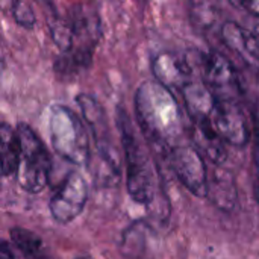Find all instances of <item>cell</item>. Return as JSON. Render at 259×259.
<instances>
[{
  "mask_svg": "<svg viewBox=\"0 0 259 259\" xmlns=\"http://www.w3.org/2000/svg\"><path fill=\"white\" fill-rule=\"evenodd\" d=\"M137 123L147 143L161 155L181 146L184 135L182 109L171 91L158 80L143 82L134 97Z\"/></svg>",
  "mask_w": 259,
  "mask_h": 259,
  "instance_id": "cell-1",
  "label": "cell"
},
{
  "mask_svg": "<svg viewBox=\"0 0 259 259\" xmlns=\"http://www.w3.org/2000/svg\"><path fill=\"white\" fill-rule=\"evenodd\" d=\"M115 121L124 155L127 191L137 203L150 206L156 199V178L152 159L124 108H117Z\"/></svg>",
  "mask_w": 259,
  "mask_h": 259,
  "instance_id": "cell-2",
  "label": "cell"
},
{
  "mask_svg": "<svg viewBox=\"0 0 259 259\" xmlns=\"http://www.w3.org/2000/svg\"><path fill=\"white\" fill-rule=\"evenodd\" d=\"M53 150L74 165H87L91 158L90 140L82 118L64 105H53L49 115Z\"/></svg>",
  "mask_w": 259,
  "mask_h": 259,
  "instance_id": "cell-3",
  "label": "cell"
},
{
  "mask_svg": "<svg viewBox=\"0 0 259 259\" xmlns=\"http://www.w3.org/2000/svg\"><path fill=\"white\" fill-rule=\"evenodd\" d=\"M17 132L21 143V156L17 170V181L20 187L27 193H41L47 187L50 179V153L30 126L18 123Z\"/></svg>",
  "mask_w": 259,
  "mask_h": 259,
  "instance_id": "cell-4",
  "label": "cell"
},
{
  "mask_svg": "<svg viewBox=\"0 0 259 259\" xmlns=\"http://www.w3.org/2000/svg\"><path fill=\"white\" fill-rule=\"evenodd\" d=\"M202 80L219 99H238L246 96L244 82L237 67L220 52L200 53Z\"/></svg>",
  "mask_w": 259,
  "mask_h": 259,
  "instance_id": "cell-5",
  "label": "cell"
},
{
  "mask_svg": "<svg viewBox=\"0 0 259 259\" xmlns=\"http://www.w3.org/2000/svg\"><path fill=\"white\" fill-rule=\"evenodd\" d=\"M76 103L82 112L85 123L88 124V127L94 137L100 158L109 168L118 171V162H120L118 152L112 141V135H111V129L108 124V117H106L105 108L93 94H87V93L77 94Z\"/></svg>",
  "mask_w": 259,
  "mask_h": 259,
  "instance_id": "cell-6",
  "label": "cell"
},
{
  "mask_svg": "<svg viewBox=\"0 0 259 259\" xmlns=\"http://www.w3.org/2000/svg\"><path fill=\"white\" fill-rule=\"evenodd\" d=\"M170 167L181 184L197 197H208V171L202 153L193 146H176L167 155Z\"/></svg>",
  "mask_w": 259,
  "mask_h": 259,
  "instance_id": "cell-7",
  "label": "cell"
},
{
  "mask_svg": "<svg viewBox=\"0 0 259 259\" xmlns=\"http://www.w3.org/2000/svg\"><path fill=\"white\" fill-rule=\"evenodd\" d=\"M211 121L228 144L235 147H244L249 144L252 137L250 123L246 109L238 99L217 97Z\"/></svg>",
  "mask_w": 259,
  "mask_h": 259,
  "instance_id": "cell-8",
  "label": "cell"
},
{
  "mask_svg": "<svg viewBox=\"0 0 259 259\" xmlns=\"http://www.w3.org/2000/svg\"><path fill=\"white\" fill-rule=\"evenodd\" d=\"M87 199L88 187L85 179L79 173H70L50 199L52 217L61 225L71 223L83 211Z\"/></svg>",
  "mask_w": 259,
  "mask_h": 259,
  "instance_id": "cell-9",
  "label": "cell"
},
{
  "mask_svg": "<svg viewBox=\"0 0 259 259\" xmlns=\"http://www.w3.org/2000/svg\"><path fill=\"white\" fill-rule=\"evenodd\" d=\"M152 71L155 79L168 90H181L194 80V73L190 62L179 53L162 50L152 61Z\"/></svg>",
  "mask_w": 259,
  "mask_h": 259,
  "instance_id": "cell-10",
  "label": "cell"
},
{
  "mask_svg": "<svg viewBox=\"0 0 259 259\" xmlns=\"http://www.w3.org/2000/svg\"><path fill=\"white\" fill-rule=\"evenodd\" d=\"M220 38L247 65L259 67V35L253 29L243 27L235 21H225L220 27Z\"/></svg>",
  "mask_w": 259,
  "mask_h": 259,
  "instance_id": "cell-11",
  "label": "cell"
},
{
  "mask_svg": "<svg viewBox=\"0 0 259 259\" xmlns=\"http://www.w3.org/2000/svg\"><path fill=\"white\" fill-rule=\"evenodd\" d=\"M191 123V137L194 141V147L211 162H214L215 165H222L228 159V150L225 146L226 141L220 137L211 118H203Z\"/></svg>",
  "mask_w": 259,
  "mask_h": 259,
  "instance_id": "cell-12",
  "label": "cell"
},
{
  "mask_svg": "<svg viewBox=\"0 0 259 259\" xmlns=\"http://www.w3.org/2000/svg\"><path fill=\"white\" fill-rule=\"evenodd\" d=\"M181 96L191 121L211 118L217 97L203 80H191L181 90Z\"/></svg>",
  "mask_w": 259,
  "mask_h": 259,
  "instance_id": "cell-13",
  "label": "cell"
},
{
  "mask_svg": "<svg viewBox=\"0 0 259 259\" xmlns=\"http://www.w3.org/2000/svg\"><path fill=\"white\" fill-rule=\"evenodd\" d=\"M97 47L93 46H73L67 52H61L53 64V70L61 80H71L85 73L94 59Z\"/></svg>",
  "mask_w": 259,
  "mask_h": 259,
  "instance_id": "cell-14",
  "label": "cell"
},
{
  "mask_svg": "<svg viewBox=\"0 0 259 259\" xmlns=\"http://www.w3.org/2000/svg\"><path fill=\"white\" fill-rule=\"evenodd\" d=\"M188 15L196 30L208 33L222 18L220 0H188Z\"/></svg>",
  "mask_w": 259,
  "mask_h": 259,
  "instance_id": "cell-15",
  "label": "cell"
},
{
  "mask_svg": "<svg viewBox=\"0 0 259 259\" xmlns=\"http://www.w3.org/2000/svg\"><path fill=\"white\" fill-rule=\"evenodd\" d=\"M0 150L3 176L9 178L17 175L21 156V143L17 129H12L8 123H3L0 127Z\"/></svg>",
  "mask_w": 259,
  "mask_h": 259,
  "instance_id": "cell-16",
  "label": "cell"
},
{
  "mask_svg": "<svg viewBox=\"0 0 259 259\" xmlns=\"http://www.w3.org/2000/svg\"><path fill=\"white\" fill-rule=\"evenodd\" d=\"M208 197L214 205L223 211H232L237 203V187L232 175L226 171H217L208 188Z\"/></svg>",
  "mask_w": 259,
  "mask_h": 259,
  "instance_id": "cell-17",
  "label": "cell"
},
{
  "mask_svg": "<svg viewBox=\"0 0 259 259\" xmlns=\"http://www.w3.org/2000/svg\"><path fill=\"white\" fill-rule=\"evenodd\" d=\"M9 234L11 243L24 255L32 259H46V246L36 234L23 228H12Z\"/></svg>",
  "mask_w": 259,
  "mask_h": 259,
  "instance_id": "cell-18",
  "label": "cell"
},
{
  "mask_svg": "<svg viewBox=\"0 0 259 259\" xmlns=\"http://www.w3.org/2000/svg\"><path fill=\"white\" fill-rule=\"evenodd\" d=\"M9 14L12 15L14 21L24 29H33L36 24V17L33 14V9L23 0H18Z\"/></svg>",
  "mask_w": 259,
  "mask_h": 259,
  "instance_id": "cell-19",
  "label": "cell"
},
{
  "mask_svg": "<svg viewBox=\"0 0 259 259\" xmlns=\"http://www.w3.org/2000/svg\"><path fill=\"white\" fill-rule=\"evenodd\" d=\"M0 259H32L24 255L21 250H18L12 243L3 241L0 249Z\"/></svg>",
  "mask_w": 259,
  "mask_h": 259,
  "instance_id": "cell-20",
  "label": "cell"
},
{
  "mask_svg": "<svg viewBox=\"0 0 259 259\" xmlns=\"http://www.w3.org/2000/svg\"><path fill=\"white\" fill-rule=\"evenodd\" d=\"M232 5H235L237 8L253 14L255 17L259 18V0H229Z\"/></svg>",
  "mask_w": 259,
  "mask_h": 259,
  "instance_id": "cell-21",
  "label": "cell"
},
{
  "mask_svg": "<svg viewBox=\"0 0 259 259\" xmlns=\"http://www.w3.org/2000/svg\"><path fill=\"white\" fill-rule=\"evenodd\" d=\"M46 11L47 14H50V18L52 17H58V9H56V5H55V0H36Z\"/></svg>",
  "mask_w": 259,
  "mask_h": 259,
  "instance_id": "cell-22",
  "label": "cell"
},
{
  "mask_svg": "<svg viewBox=\"0 0 259 259\" xmlns=\"http://www.w3.org/2000/svg\"><path fill=\"white\" fill-rule=\"evenodd\" d=\"M18 0H0V5H2V9L5 12H11V9L14 8V5L17 3Z\"/></svg>",
  "mask_w": 259,
  "mask_h": 259,
  "instance_id": "cell-23",
  "label": "cell"
},
{
  "mask_svg": "<svg viewBox=\"0 0 259 259\" xmlns=\"http://www.w3.org/2000/svg\"><path fill=\"white\" fill-rule=\"evenodd\" d=\"M256 162H258V188H256V194H258V199H259V138H258V152H256Z\"/></svg>",
  "mask_w": 259,
  "mask_h": 259,
  "instance_id": "cell-24",
  "label": "cell"
},
{
  "mask_svg": "<svg viewBox=\"0 0 259 259\" xmlns=\"http://www.w3.org/2000/svg\"><path fill=\"white\" fill-rule=\"evenodd\" d=\"M253 30H255V32H256V33H258V35H259V21H258V24H256V27H255Z\"/></svg>",
  "mask_w": 259,
  "mask_h": 259,
  "instance_id": "cell-25",
  "label": "cell"
}]
</instances>
